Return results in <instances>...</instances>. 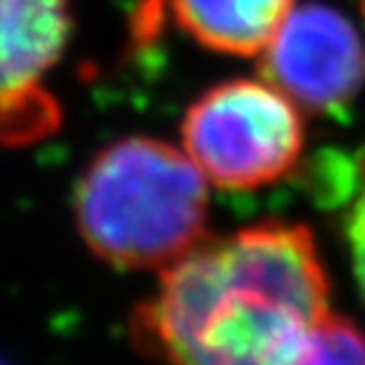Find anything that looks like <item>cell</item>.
Masks as SVG:
<instances>
[{
    "instance_id": "1",
    "label": "cell",
    "mask_w": 365,
    "mask_h": 365,
    "mask_svg": "<svg viewBox=\"0 0 365 365\" xmlns=\"http://www.w3.org/2000/svg\"><path fill=\"white\" fill-rule=\"evenodd\" d=\"M330 314V282L307 226L264 221L205 241L163 272L132 317L168 365H282Z\"/></svg>"
},
{
    "instance_id": "2",
    "label": "cell",
    "mask_w": 365,
    "mask_h": 365,
    "mask_svg": "<svg viewBox=\"0 0 365 365\" xmlns=\"http://www.w3.org/2000/svg\"><path fill=\"white\" fill-rule=\"evenodd\" d=\"M203 178L188 153L173 145L153 137L117 140L76 182V226L107 264L165 272L205 244Z\"/></svg>"
},
{
    "instance_id": "3",
    "label": "cell",
    "mask_w": 365,
    "mask_h": 365,
    "mask_svg": "<svg viewBox=\"0 0 365 365\" xmlns=\"http://www.w3.org/2000/svg\"><path fill=\"white\" fill-rule=\"evenodd\" d=\"M182 145L198 170L226 190H257L292 173L304 148L294 104L269 81L208 89L182 117Z\"/></svg>"
},
{
    "instance_id": "4",
    "label": "cell",
    "mask_w": 365,
    "mask_h": 365,
    "mask_svg": "<svg viewBox=\"0 0 365 365\" xmlns=\"http://www.w3.org/2000/svg\"><path fill=\"white\" fill-rule=\"evenodd\" d=\"M71 34L68 0H0V145L41 143L61 125L46 76Z\"/></svg>"
},
{
    "instance_id": "5",
    "label": "cell",
    "mask_w": 365,
    "mask_h": 365,
    "mask_svg": "<svg viewBox=\"0 0 365 365\" xmlns=\"http://www.w3.org/2000/svg\"><path fill=\"white\" fill-rule=\"evenodd\" d=\"M262 74L307 112L342 114L365 81L363 38L335 8H292L264 48Z\"/></svg>"
},
{
    "instance_id": "6",
    "label": "cell",
    "mask_w": 365,
    "mask_h": 365,
    "mask_svg": "<svg viewBox=\"0 0 365 365\" xmlns=\"http://www.w3.org/2000/svg\"><path fill=\"white\" fill-rule=\"evenodd\" d=\"M178 26L205 48L231 56L264 51L292 11V0H170Z\"/></svg>"
},
{
    "instance_id": "7",
    "label": "cell",
    "mask_w": 365,
    "mask_h": 365,
    "mask_svg": "<svg viewBox=\"0 0 365 365\" xmlns=\"http://www.w3.org/2000/svg\"><path fill=\"white\" fill-rule=\"evenodd\" d=\"M282 365H365V335L353 319L330 312Z\"/></svg>"
},
{
    "instance_id": "8",
    "label": "cell",
    "mask_w": 365,
    "mask_h": 365,
    "mask_svg": "<svg viewBox=\"0 0 365 365\" xmlns=\"http://www.w3.org/2000/svg\"><path fill=\"white\" fill-rule=\"evenodd\" d=\"M348 244H350V259H353V272L358 287L365 297V190L355 200L353 211L348 216Z\"/></svg>"
},
{
    "instance_id": "9",
    "label": "cell",
    "mask_w": 365,
    "mask_h": 365,
    "mask_svg": "<svg viewBox=\"0 0 365 365\" xmlns=\"http://www.w3.org/2000/svg\"><path fill=\"white\" fill-rule=\"evenodd\" d=\"M363 11H365V0H363Z\"/></svg>"
},
{
    "instance_id": "10",
    "label": "cell",
    "mask_w": 365,
    "mask_h": 365,
    "mask_svg": "<svg viewBox=\"0 0 365 365\" xmlns=\"http://www.w3.org/2000/svg\"><path fill=\"white\" fill-rule=\"evenodd\" d=\"M0 365H3V363H0Z\"/></svg>"
}]
</instances>
